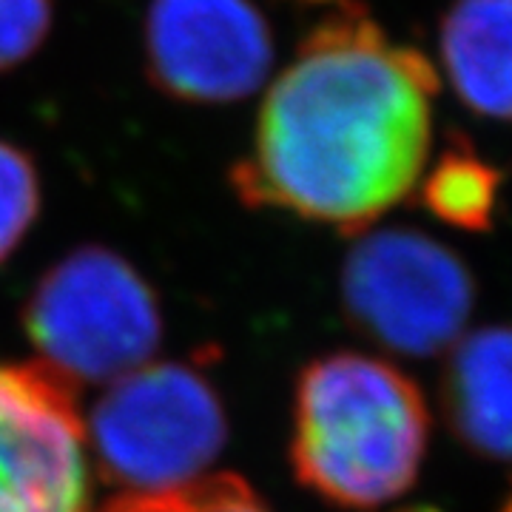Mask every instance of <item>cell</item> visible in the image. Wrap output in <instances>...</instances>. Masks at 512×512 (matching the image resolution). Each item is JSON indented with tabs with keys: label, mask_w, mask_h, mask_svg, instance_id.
<instances>
[{
	"label": "cell",
	"mask_w": 512,
	"mask_h": 512,
	"mask_svg": "<svg viewBox=\"0 0 512 512\" xmlns=\"http://www.w3.org/2000/svg\"><path fill=\"white\" fill-rule=\"evenodd\" d=\"M439 74L353 0L313 23L268 83L228 180L245 208L365 234L416 191Z\"/></svg>",
	"instance_id": "cell-1"
},
{
	"label": "cell",
	"mask_w": 512,
	"mask_h": 512,
	"mask_svg": "<svg viewBox=\"0 0 512 512\" xmlns=\"http://www.w3.org/2000/svg\"><path fill=\"white\" fill-rule=\"evenodd\" d=\"M100 512H171L168 493L163 495H120Z\"/></svg>",
	"instance_id": "cell-14"
},
{
	"label": "cell",
	"mask_w": 512,
	"mask_h": 512,
	"mask_svg": "<svg viewBox=\"0 0 512 512\" xmlns=\"http://www.w3.org/2000/svg\"><path fill=\"white\" fill-rule=\"evenodd\" d=\"M225 436L217 387L185 362H148L111 382L86 430L100 473L123 495H163L200 481Z\"/></svg>",
	"instance_id": "cell-4"
},
{
	"label": "cell",
	"mask_w": 512,
	"mask_h": 512,
	"mask_svg": "<svg viewBox=\"0 0 512 512\" xmlns=\"http://www.w3.org/2000/svg\"><path fill=\"white\" fill-rule=\"evenodd\" d=\"M404 512H433V510H404Z\"/></svg>",
	"instance_id": "cell-15"
},
{
	"label": "cell",
	"mask_w": 512,
	"mask_h": 512,
	"mask_svg": "<svg viewBox=\"0 0 512 512\" xmlns=\"http://www.w3.org/2000/svg\"><path fill=\"white\" fill-rule=\"evenodd\" d=\"M430 410L402 367L330 353L302 370L293 402V473L339 510L370 512L402 498L421 473Z\"/></svg>",
	"instance_id": "cell-2"
},
{
	"label": "cell",
	"mask_w": 512,
	"mask_h": 512,
	"mask_svg": "<svg viewBox=\"0 0 512 512\" xmlns=\"http://www.w3.org/2000/svg\"><path fill=\"white\" fill-rule=\"evenodd\" d=\"M171 512H271L262 498L237 476H208L168 493Z\"/></svg>",
	"instance_id": "cell-13"
},
{
	"label": "cell",
	"mask_w": 512,
	"mask_h": 512,
	"mask_svg": "<svg viewBox=\"0 0 512 512\" xmlns=\"http://www.w3.org/2000/svg\"><path fill=\"white\" fill-rule=\"evenodd\" d=\"M23 328L40 365L72 387L111 384L148 365L163 339L157 293L126 256L80 245L35 282Z\"/></svg>",
	"instance_id": "cell-3"
},
{
	"label": "cell",
	"mask_w": 512,
	"mask_h": 512,
	"mask_svg": "<svg viewBox=\"0 0 512 512\" xmlns=\"http://www.w3.org/2000/svg\"><path fill=\"white\" fill-rule=\"evenodd\" d=\"M441 407L467 450L512 464V325L467 333L450 348Z\"/></svg>",
	"instance_id": "cell-8"
},
{
	"label": "cell",
	"mask_w": 512,
	"mask_h": 512,
	"mask_svg": "<svg viewBox=\"0 0 512 512\" xmlns=\"http://www.w3.org/2000/svg\"><path fill=\"white\" fill-rule=\"evenodd\" d=\"M421 205L450 228L490 231L501 202V171L464 137H450L427 163L419 185Z\"/></svg>",
	"instance_id": "cell-10"
},
{
	"label": "cell",
	"mask_w": 512,
	"mask_h": 512,
	"mask_svg": "<svg viewBox=\"0 0 512 512\" xmlns=\"http://www.w3.org/2000/svg\"><path fill=\"white\" fill-rule=\"evenodd\" d=\"M86 424L46 365H0V512H89Z\"/></svg>",
	"instance_id": "cell-7"
},
{
	"label": "cell",
	"mask_w": 512,
	"mask_h": 512,
	"mask_svg": "<svg viewBox=\"0 0 512 512\" xmlns=\"http://www.w3.org/2000/svg\"><path fill=\"white\" fill-rule=\"evenodd\" d=\"M439 55L464 109L512 123V0H453L441 18Z\"/></svg>",
	"instance_id": "cell-9"
},
{
	"label": "cell",
	"mask_w": 512,
	"mask_h": 512,
	"mask_svg": "<svg viewBox=\"0 0 512 512\" xmlns=\"http://www.w3.org/2000/svg\"><path fill=\"white\" fill-rule=\"evenodd\" d=\"M476 302L467 262L416 228L365 231L342 265L353 328L399 356H436L464 336Z\"/></svg>",
	"instance_id": "cell-5"
},
{
	"label": "cell",
	"mask_w": 512,
	"mask_h": 512,
	"mask_svg": "<svg viewBox=\"0 0 512 512\" xmlns=\"http://www.w3.org/2000/svg\"><path fill=\"white\" fill-rule=\"evenodd\" d=\"M274 29L256 0H148L143 72L188 106H234L274 69Z\"/></svg>",
	"instance_id": "cell-6"
},
{
	"label": "cell",
	"mask_w": 512,
	"mask_h": 512,
	"mask_svg": "<svg viewBox=\"0 0 512 512\" xmlns=\"http://www.w3.org/2000/svg\"><path fill=\"white\" fill-rule=\"evenodd\" d=\"M43 185L35 157L0 137V265L18 251L40 214Z\"/></svg>",
	"instance_id": "cell-11"
},
{
	"label": "cell",
	"mask_w": 512,
	"mask_h": 512,
	"mask_svg": "<svg viewBox=\"0 0 512 512\" xmlns=\"http://www.w3.org/2000/svg\"><path fill=\"white\" fill-rule=\"evenodd\" d=\"M55 0H0V74L29 63L55 29Z\"/></svg>",
	"instance_id": "cell-12"
}]
</instances>
